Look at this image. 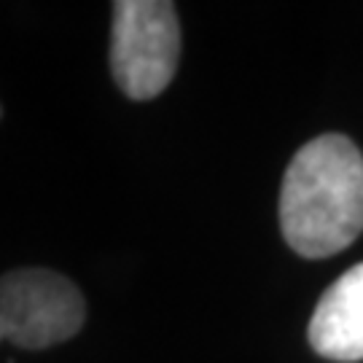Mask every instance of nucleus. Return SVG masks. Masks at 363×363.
Returning <instances> with one entry per match:
<instances>
[{
    "instance_id": "obj_1",
    "label": "nucleus",
    "mask_w": 363,
    "mask_h": 363,
    "mask_svg": "<svg viewBox=\"0 0 363 363\" xmlns=\"http://www.w3.org/2000/svg\"><path fill=\"white\" fill-rule=\"evenodd\" d=\"M280 226L304 259H325L363 232V154L345 135H320L291 159L280 189Z\"/></svg>"
},
{
    "instance_id": "obj_2",
    "label": "nucleus",
    "mask_w": 363,
    "mask_h": 363,
    "mask_svg": "<svg viewBox=\"0 0 363 363\" xmlns=\"http://www.w3.org/2000/svg\"><path fill=\"white\" fill-rule=\"evenodd\" d=\"M178 54L181 27L169 0H121L113 6L111 67L130 100H154L167 89Z\"/></svg>"
},
{
    "instance_id": "obj_3",
    "label": "nucleus",
    "mask_w": 363,
    "mask_h": 363,
    "mask_svg": "<svg viewBox=\"0 0 363 363\" xmlns=\"http://www.w3.org/2000/svg\"><path fill=\"white\" fill-rule=\"evenodd\" d=\"M86 320L78 288L49 269H16L0 283V337L25 350L67 342Z\"/></svg>"
},
{
    "instance_id": "obj_4",
    "label": "nucleus",
    "mask_w": 363,
    "mask_h": 363,
    "mask_svg": "<svg viewBox=\"0 0 363 363\" xmlns=\"http://www.w3.org/2000/svg\"><path fill=\"white\" fill-rule=\"evenodd\" d=\"M312 350L339 363L363 361V264L325 288L307 328Z\"/></svg>"
}]
</instances>
